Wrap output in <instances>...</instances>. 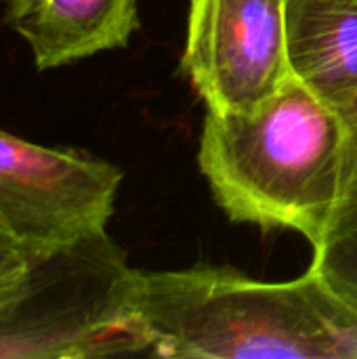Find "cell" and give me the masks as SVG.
<instances>
[{
    "mask_svg": "<svg viewBox=\"0 0 357 359\" xmlns=\"http://www.w3.org/2000/svg\"><path fill=\"white\" fill-rule=\"evenodd\" d=\"M357 313V158L345 164L343 187L311 267Z\"/></svg>",
    "mask_w": 357,
    "mask_h": 359,
    "instance_id": "ba28073f",
    "label": "cell"
},
{
    "mask_svg": "<svg viewBox=\"0 0 357 359\" xmlns=\"http://www.w3.org/2000/svg\"><path fill=\"white\" fill-rule=\"evenodd\" d=\"M151 355L357 359V313L314 271L261 282L229 267L141 271Z\"/></svg>",
    "mask_w": 357,
    "mask_h": 359,
    "instance_id": "6da1fadb",
    "label": "cell"
},
{
    "mask_svg": "<svg viewBox=\"0 0 357 359\" xmlns=\"http://www.w3.org/2000/svg\"><path fill=\"white\" fill-rule=\"evenodd\" d=\"M4 17L38 69L126 46L139 27L137 0H6Z\"/></svg>",
    "mask_w": 357,
    "mask_h": 359,
    "instance_id": "8992f818",
    "label": "cell"
},
{
    "mask_svg": "<svg viewBox=\"0 0 357 359\" xmlns=\"http://www.w3.org/2000/svg\"><path fill=\"white\" fill-rule=\"evenodd\" d=\"M32 259L4 233H0V313L23 292Z\"/></svg>",
    "mask_w": 357,
    "mask_h": 359,
    "instance_id": "9c48e42d",
    "label": "cell"
},
{
    "mask_svg": "<svg viewBox=\"0 0 357 359\" xmlns=\"http://www.w3.org/2000/svg\"><path fill=\"white\" fill-rule=\"evenodd\" d=\"M198 164L236 223L322 240L345 177V135L328 101L297 78L252 109H206Z\"/></svg>",
    "mask_w": 357,
    "mask_h": 359,
    "instance_id": "7a4b0ae2",
    "label": "cell"
},
{
    "mask_svg": "<svg viewBox=\"0 0 357 359\" xmlns=\"http://www.w3.org/2000/svg\"><path fill=\"white\" fill-rule=\"evenodd\" d=\"M141 271L107 231L34 259L23 292L0 313V359L149 353Z\"/></svg>",
    "mask_w": 357,
    "mask_h": 359,
    "instance_id": "3957f363",
    "label": "cell"
},
{
    "mask_svg": "<svg viewBox=\"0 0 357 359\" xmlns=\"http://www.w3.org/2000/svg\"><path fill=\"white\" fill-rule=\"evenodd\" d=\"M335 109L343 135H345V164L357 158V86L330 103Z\"/></svg>",
    "mask_w": 357,
    "mask_h": 359,
    "instance_id": "30bf717a",
    "label": "cell"
},
{
    "mask_svg": "<svg viewBox=\"0 0 357 359\" xmlns=\"http://www.w3.org/2000/svg\"><path fill=\"white\" fill-rule=\"evenodd\" d=\"M122 172L0 130V233L32 261L107 231Z\"/></svg>",
    "mask_w": 357,
    "mask_h": 359,
    "instance_id": "277c9868",
    "label": "cell"
},
{
    "mask_svg": "<svg viewBox=\"0 0 357 359\" xmlns=\"http://www.w3.org/2000/svg\"><path fill=\"white\" fill-rule=\"evenodd\" d=\"M290 76L332 103L357 86V0H284Z\"/></svg>",
    "mask_w": 357,
    "mask_h": 359,
    "instance_id": "52a82bcc",
    "label": "cell"
},
{
    "mask_svg": "<svg viewBox=\"0 0 357 359\" xmlns=\"http://www.w3.org/2000/svg\"><path fill=\"white\" fill-rule=\"evenodd\" d=\"M181 69L210 111L276 95L292 78L284 0H191Z\"/></svg>",
    "mask_w": 357,
    "mask_h": 359,
    "instance_id": "5b68a950",
    "label": "cell"
}]
</instances>
